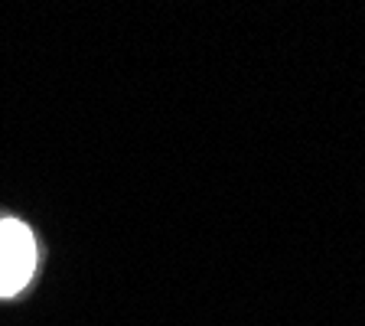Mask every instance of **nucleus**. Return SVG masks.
<instances>
[{"instance_id": "f257e3e1", "label": "nucleus", "mask_w": 365, "mask_h": 326, "mask_svg": "<svg viewBox=\"0 0 365 326\" xmlns=\"http://www.w3.org/2000/svg\"><path fill=\"white\" fill-rule=\"evenodd\" d=\"M36 271L33 232L16 219H0V297H14Z\"/></svg>"}]
</instances>
